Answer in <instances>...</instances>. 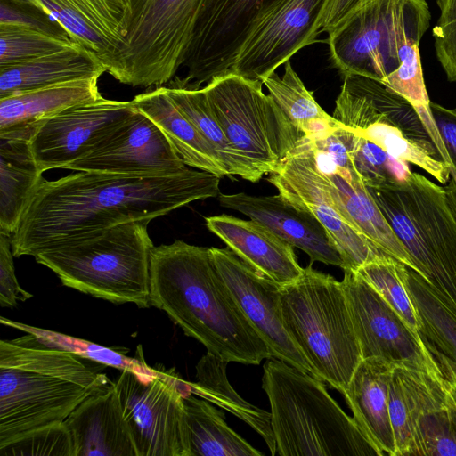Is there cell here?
I'll use <instances>...</instances> for the list:
<instances>
[{
    "mask_svg": "<svg viewBox=\"0 0 456 456\" xmlns=\"http://www.w3.org/2000/svg\"><path fill=\"white\" fill-rule=\"evenodd\" d=\"M221 177L196 168L137 175L78 171L42 179L12 234L13 256H34L61 242L134 221H151L217 198Z\"/></svg>",
    "mask_w": 456,
    "mask_h": 456,
    "instance_id": "cell-1",
    "label": "cell"
},
{
    "mask_svg": "<svg viewBox=\"0 0 456 456\" xmlns=\"http://www.w3.org/2000/svg\"><path fill=\"white\" fill-rule=\"evenodd\" d=\"M151 306L226 362L257 365L273 357L227 288L210 248L175 240L153 248Z\"/></svg>",
    "mask_w": 456,
    "mask_h": 456,
    "instance_id": "cell-2",
    "label": "cell"
},
{
    "mask_svg": "<svg viewBox=\"0 0 456 456\" xmlns=\"http://www.w3.org/2000/svg\"><path fill=\"white\" fill-rule=\"evenodd\" d=\"M81 359L32 333L0 341V445L63 422L86 398L113 384Z\"/></svg>",
    "mask_w": 456,
    "mask_h": 456,
    "instance_id": "cell-3",
    "label": "cell"
},
{
    "mask_svg": "<svg viewBox=\"0 0 456 456\" xmlns=\"http://www.w3.org/2000/svg\"><path fill=\"white\" fill-rule=\"evenodd\" d=\"M263 370L262 388L270 403L276 454L376 455L322 380L274 357L266 359Z\"/></svg>",
    "mask_w": 456,
    "mask_h": 456,
    "instance_id": "cell-4",
    "label": "cell"
},
{
    "mask_svg": "<svg viewBox=\"0 0 456 456\" xmlns=\"http://www.w3.org/2000/svg\"><path fill=\"white\" fill-rule=\"evenodd\" d=\"M150 221H134L61 242L34 256L62 285L113 304L151 307Z\"/></svg>",
    "mask_w": 456,
    "mask_h": 456,
    "instance_id": "cell-5",
    "label": "cell"
},
{
    "mask_svg": "<svg viewBox=\"0 0 456 456\" xmlns=\"http://www.w3.org/2000/svg\"><path fill=\"white\" fill-rule=\"evenodd\" d=\"M283 325L319 379L344 394L362 360L341 281L312 265L280 286Z\"/></svg>",
    "mask_w": 456,
    "mask_h": 456,
    "instance_id": "cell-6",
    "label": "cell"
},
{
    "mask_svg": "<svg viewBox=\"0 0 456 456\" xmlns=\"http://www.w3.org/2000/svg\"><path fill=\"white\" fill-rule=\"evenodd\" d=\"M429 21L426 0H373L328 33L330 59L344 77L385 84L399 69L421 64Z\"/></svg>",
    "mask_w": 456,
    "mask_h": 456,
    "instance_id": "cell-7",
    "label": "cell"
},
{
    "mask_svg": "<svg viewBox=\"0 0 456 456\" xmlns=\"http://www.w3.org/2000/svg\"><path fill=\"white\" fill-rule=\"evenodd\" d=\"M367 190L422 277L456 307V218L444 188L411 172L405 182Z\"/></svg>",
    "mask_w": 456,
    "mask_h": 456,
    "instance_id": "cell-8",
    "label": "cell"
},
{
    "mask_svg": "<svg viewBox=\"0 0 456 456\" xmlns=\"http://www.w3.org/2000/svg\"><path fill=\"white\" fill-rule=\"evenodd\" d=\"M332 117L394 158L420 167L440 183L449 182L452 167L416 109L380 82L361 76L345 77Z\"/></svg>",
    "mask_w": 456,
    "mask_h": 456,
    "instance_id": "cell-9",
    "label": "cell"
},
{
    "mask_svg": "<svg viewBox=\"0 0 456 456\" xmlns=\"http://www.w3.org/2000/svg\"><path fill=\"white\" fill-rule=\"evenodd\" d=\"M260 80L233 73L203 86L231 143L264 175L274 171L305 135L288 118Z\"/></svg>",
    "mask_w": 456,
    "mask_h": 456,
    "instance_id": "cell-10",
    "label": "cell"
},
{
    "mask_svg": "<svg viewBox=\"0 0 456 456\" xmlns=\"http://www.w3.org/2000/svg\"><path fill=\"white\" fill-rule=\"evenodd\" d=\"M206 0H132L115 79L162 86L183 68Z\"/></svg>",
    "mask_w": 456,
    "mask_h": 456,
    "instance_id": "cell-11",
    "label": "cell"
},
{
    "mask_svg": "<svg viewBox=\"0 0 456 456\" xmlns=\"http://www.w3.org/2000/svg\"><path fill=\"white\" fill-rule=\"evenodd\" d=\"M183 382L159 370H120L114 387L137 456H192Z\"/></svg>",
    "mask_w": 456,
    "mask_h": 456,
    "instance_id": "cell-12",
    "label": "cell"
},
{
    "mask_svg": "<svg viewBox=\"0 0 456 456\" xmlns=\"http://www.w3.org/2000/svg\"><path fill=\"white\" fill-rule=\"evenodd\" d=\"M268 175V181L276 187L280 195L297 208L312 214L322 224L344 261V270H357L384 255L358 232L337 208L325 175L317 167L314 151L306 137Z\"/></svg>",
    "mask_w": 456,
    "mask_h": 456,
    "instance_id": "cell-13",
    "label": "cell"
},
{
    "mask_svg": "<svg viewBox=\"0 0 456 456\" xmlns=\"http://www.w3.org/2000/svg\"><path fill=\"white\" fill-rule=\"evenodd\" d=\"M325 2L276 0L250 25L228 73L261 81L319 42L314 28Z\"/></svg>",
    "mask_w": 456,
    "mask_h": 456,
    "instance_id": "cell-14",
    "label": "cell"
},
{
    "mask_svg": "<svg viewBox=\"0 0 456 456\" xmlns=\"http://www.w3.org/2000/svg\"><path fill=\"white\" fill-rule=\"evenodd\" d=\"M132 101L102 98L71 107L45 122L28 141L39 170L65 168L102 147L135 112Z\"/></svg>",
    "mask_w": 456,
    "mask_h": 456,
    "instance_id": "cell-15",
    "label": "cell"
},
{
    "mask_svg": "<svg viewBox=\"0 0 456 456\" xmlns=\"http://www.w3.org/2000/svg\"><path fill=\"white\" fill-rule=\"evenodd\" d=\"M341 283L362 359L381 357L439 369L423 338L413 335L357 271L345 269Z\"/></svg>",
    "mask_w": 456,
    "mask_h": 456,
    "instance_id": "cell-16",
    "label": "cell"
},
{
    "mask_svg": "<svg viewBox=\"0 0 456 456\" xmlns=\"http://www.w3.org/2000/svg\"><path fill=\"white\" fill-rule=\"evenodd\" d=\"M210 252L222 279L273 357L319 379L283 325L281 285L258 273L228 247L210 248Z\"/></svg>",
    "mask_w": 456,
    "mask_h": 456,
    "instance_id": "cell-17",
    "label": "cell"
},
{
    "mask_svg": "<svg viewBox=\"0 0 456 456\" xmlns=\"http://www.w3.org/2000/svg\"><path fill=\"white\" fill-rule=\"evenodd\" d=\"M276 0H214L202 9L183 66L195 87L230 71L255 19Z\"/></svg>",
    "mask_w": 456,
    "mask_h": 456,
    "instance_id": "cell-18",
    "label": "cell"
},
{
    "mask_svg": "<svg viewBox=\"0 0 456 456\" xmlns=\"http://www.w3.org/2000/svg\"><path fill=\"white\" fill-rule=\"evenodd\" d=\"M189 167L160 129L136 109L102 147L66 169L155 175L177 174Z\"/></svg>",
    "mask_w": 456,
    "mask_h": 456,
    "instance_id": "cell-19",
    "label": "cell"
},
{
    "mask_svg": "<svg viewBox=\"0 0 456 456\" xmlns=\"http://www.w3.org/2000/svg\"><path fill=\"white\" fill-rule=\"evenodd\" d=\"M45 12L77 44L96 54L116 78L132 0H23Z\"/></svg>",
    "mask_w": 456,
    "mask_h": 456,
    "instance_id": "cell-20",
    "label": "cell"
},
{
    "mask_svg": "<svg viewBox=\"0 0 456 456\" xmlns=\"http://www.w3.org/2000/svg\"><path fill=\"white\" fill-rule=\"evenodd\" d=\"M217 200L222 207L262 224L294 248L304 251L310 257L311 265L317 261L344 270V261L322 224L312 214L297 208L281 195L220 193Z\"/></svg>",
    "mask_w": 456,
    "mask_h": 456,
    "instance_id": "cell-21",
    "label": "cell"
},
{
    "mask_svg": "<svg viewBox=\"0 0 456 456\" xmlns=\"http://www.w3.org/2000/svg\"><path fill=\"white\" fill-rule=\"evenodd\" d=\"M205 224L241 260L276 283H290L302 274L294 247L262 224L225 214L208 216Z\"/></svg>",
    "mask_w": 456,
    "mask_h": 456,
    "instance_id": "cell-22",
    "label": "cell"
},
{
    "mask_svg": "<svg viewBox=\"0 0 456 456\" xmlns=\"http://www.w3.org/2000/svg\"><path fill=\"white\" fill-rule=\"evenodd\" d=\"M99 78L69 80L0 98V139L28 142L57 114L102 99Z\"/></svg>",
    "mask_w": 456,
    "mask_h": 456,
    "instance_id": "cell-23",
    "label": "cell"
},
{
    "mask_svg": "<svg viewBox=\"0 0 456 456\" xmlns=\"http://www.w3.org/2000/svg\"><path fill=\"white\" fill-rule=\"evenodd\" d=\"M63 422L75 456H137L114 382L86 398Z\"/></svg>",
    "mask_w": 456,
    "mask_h": 456,
    "instance_id": "cell-24",
    "label": "cell"
},
{
    "mask_svg": "<svg viewBox=\"0 0 456 456\" xmlns=\"http://www.w3.org/2000/svg\"><path fill=\"white\" fill-rule=\"evenodd\" d=\"M392 366L393 362L381 357L362 359L343 394L355 423L379 456H395L388 412Z\"/></svg>",
    "mask_w": 456,
    "mask_h": 456,
    "instance_id": "cell-25",
    "label": "cell"
},
{
    "mask_svg": "<svg viewBox=\"0 0 456 456\" xmlns=\"http://www.w3.org/2000/svg\"><path fill=\"white\" fill-rule=\"evenodd\" d=\"M134 107L147 116L164 134L177 155L190 167L216 175H229L223 161L194 125L178 110L167 86L137 94Z\"/></svg>",
    "mask_w": 456,
    "mask_h": 456,
    "instance_id": "cell-26",
    "label": "cell"
},
{
    "mask_svg": "<svg viewBox=\"0 0 456 456\" xmlns=\"http://www.w3.org/2000/svg\"><path fill=\"white\" fill-rule=\"evenodd\" d=\"M323 175L337 208L347 222L379 251L421 275L362 182L338 173Z\"/></svg>",
    "mask_w": 456,
    "mask_h": 456,
    "instance_id": "cell-27",
    "label": "cell"
},
{
    "mask_svg": "<svg viewBox=\"0 0 456 456\" xmlns=\"http://www.w3.org/2000/svg\"><path fill=\"white\" fill-rule=\"evenodd\" d=\"M106 68L94 53L79 45L39 58L0 67V98L58 83L101 77Z\"/></svg>",
    "mask_w": 456,
    "mask_h": 456,
    "instance_id": "cell-28",
    "label": "cell"
},
{
    "mask_svg": "<svg viewBox=\"0 0 456 456\" xmlns=\"http://www.w3.org/2000/svg\"><path fill=\"white\" fill-rule=\"evenodd\" d=\"M42 175L28 142L0 139L1 232H14Z\"/></svg>",
    "mask_w": 456,
    "mask_h": 456,
    "instance_id": "cell-29",
    "label": "cell"
},
{
    "mask_svg": "<svg viewBox=\"0 0 456 456\" xmlns=\"http://www.w3.org/2000/svg\"><path fill=\"white\" fill-rule=\"evenodd\" d=\"M178 110L194 125L223 161L229 175H239L252 183L264 174L228 140L218 122L203 87L182 85L175 77L167 86Z\"/></svg>",
    "mask_w": 456,
    "mask_h": 456,
    "instance_id": "cell-30",
    "label": "cell"
},
{
    "mask_svg": "<svg viewBox=\"0 0 456 456\" xmlns=\"http://www.w3.org/2000/svg\"><path fill=\"white\" fill-rule=\"evenodd\" d=\"M228 362L207 354L196 365V382L187 383L192 393L230 411L255 429L266 443L273 456L276 454L271 414L241 398L226 376Z\"/></svg>",
    "mask_w": 456,
    "mask_h": 456,
    "instance_id": "cell-31",
    "label": "cell"
},
{
    "mask_svg": "<svg viewBox=\"0 0 456 456\" xmlns=\"http://www.w3.org/2000/svg\"><path fill=\"white\" fill-rule=\"evenodd\" d=\"M184 408L192 456H260L225 421L223 411L206 399L184 395Z\"/></svg>",
    "mask_w": 456,
    "mask_h": 456,
    "instance_id": "cell-32",
    "label": "cell"
},
{
    "mask_svg": "<svg viewBox=\"0 0 456 456\" xmlns=\"http://www.w3.org/2000/svg\"><path fill=\"white\" fill-rule=\"evenodd\" d=\"M261 82L308 140L320 139L340 125L319 105L312 92L305 87L295 71L290 61L284 64L281 77L273 72L263 77Z\"/></svg>",
    "mask_w": 456,
    "mask_h": 456,
    "instance_id": "cell-33",
    "label": "cell"
},
{
    "mask_svg": "<svg viewBox=\"0 0 456 456\" xmlns=\"http://www.w3.org/2000/svg\"><path fill=\"white\" fill-rule=\"evenodd\" d=\"M407 284L422 321L421 337L456 362V307L433 283L411 268Z\"/></svg>",
    "mask_w": 456,
    "mask_h": 456,
    "instance_id": "cell-34",
    "label": "cell"
},
{
    "mask_svg": "<svg viewBox=\"0 0 456 456\" xmlns=\"http://www.w3.org/2000/svg\"><path fill=\"white\" fill-rule=\"evenodd\" d=\"M408 268L397 259L384 254L355 271L398 314L413 335L422 338V321L407 284Z\"/></svg>",
    "mask_w": 456,
    "mask_h": 456,
    "instance_id": "cell-35",
    "label": "cell"
},
{
    "mask_svg": "<svg viewBox=\"0 0 456 456\" xmlns=\"http://www.w3.org/2000/svg\"><path fill=\"white\" fill-rule=\"evenodd\" d=\"M0 322L26 333L34 334L48 346L72 353L80 358L110 366L118 370H129L146 374L156 372V370L149 367L142 357L141 359L128 357L114 349L87 340L30 326L4 317L0 318Z\"/></svg>",
    "mask_w": 456,
    "mask_h": 456,
    "instance_id": "cell-36",
    "label": "cell"
},
{
    "mask_svg": "<svg viewBox=\"0 0 456 456\" xmlns=\"http://www.w3.org/2000/svg\"><path fill=\"white\" fill-rule=\"evenodd\" d=\"M350 154L354 170L367 188L405 182L412 172L409 163L394 158L354 131Z\"/></svg>",
    "mask_w": 456,
    "mask_h": 456,
    "instance_id": "cell-37",
    "label": "cell"
},
{
    "mask_svg": "<svg viewBox=\"0 0 456 456\" xmlns=\"http://www.w3.org/2000/svg\"><path fill=\"white\" fill-rule=\"evenodd\" d=\"M388 412L395 456L417 455L414 403L400 362H393L388 388Z\"/></svg>",
    "mask_w": 456,
    "mask_h": 456,
    "instance_id": "cell-38",
    "label": "cell"
},
{
    "mask_svg": "<svg viewBox=\"0 0 456 456\" xmlns=\"http://www.w3.org/2000/svg\"><path fill=\"white\" fill-rule=\"evenodd\" d=\"M78 45L32 28L0 25V67L14 65Z\"/></svg>",
    "mask_w": 456,
    "mask_h": 456,
    "instance_id": "cell-39",
    "label": "cell"
},
{
    "mask_svg": "<svg viewBox=\"0 0 456 456\" xmlns=\"http://www.w3.org/2000/svg\"><path fill=\"white\" fill-rule=\"evenodd\" d=\"M0 456H75L71 435L64 422L25 432L0 445Z\"/></svg>",
    "mask_w": 456,
    "mask_h": 456,
    "instance_id": "cell-40",
    "label": "cell"
},
{
    "mask_svg": "<svg viewBox=\"0 0 456 456\" xmlns=\"http://www.w3.org/2000/svg\"><path fill=\"white\" fill-rule=\"evenodd\" d=\"M440 16L433 29L435 51L447 79L456 82V0H437Z\"/></svg>",
    "mask_w": 456,
    "mask_h": 456,
    "instance_id": "cell-41",
    "label": "cell"
},
{
    "mask_svg": "<svg viewBox=\"0 0 456 456\" xmlns=\"http://www.w3.org/2000/svg\"><path fill=\"white\" fill-rule=\"evenodd\" d=\"M0 25H12L70 38L45 12L23 0H0Z\"/></svg>",
    "mask_w": 456,
    "mask_h": 456,
    "instance_id": "cell-42",
    "label": "cell"
},
{
    "mask_svg": "<svg viewBox=\"0 0 456 456\" xmlns=\"http://www.w3.org/2000/svg\"><path fill=\"white\" fill-rule=\"evenodd\" d=\"M12 235L0 232V305L14 307L18 301H26L32 294L23 289L16 278Z\"/></svg>",
    "mask_w": 456,
    "mask_h": 456,
    "instance_id": "cell-43",
    "label": "cell"
},
{
    "mask_svg": "<svg viewBox=\"0 0 456 456\" xmlns=\"http://www.w3.org/2000/svg\"><path fill=\"white\" fill-rule=\"evenodd\" d=\"M373 0H326L322 10L316 20L314 33L318 37L320 34L330 33L354 12Z\"/></svg>",
    "mask_w": 456,
    "mask_h": 456,
    "instance_id": "cell-44",
    "label": "cell"
},
{
    "mask_svg": "<svg viewBox=\"0 0 456 456\" xmlns=\"http://www.w3.org/2000/svg\"><path fill=\"white\" fill-rule=\"evenodd\" d=\"M430 109L449 161L456 169V109L432 102Z\"/></svg>",
    "mask_w": 456,
    "mask_h": 456,
    "instance_id": "cell-45",
    "label": "cell"
},
{
    "mask_svg": "<svg viewBox=\"0 0 456 456\" xmlns=\"http://www.w3.org/2000/svg\"><path fill=\"white\" fill-rule=\"evenodd\" d=\"M424 341L431 354L434 355V357L439 363L442 371L444 373V375L456 382V362L451 360L444 354H443L439 349L434 346L426 338H424Z\"/></svg>",
    "mask_w": 456,
    "mask_h": 456,
    "instance_id": "cell-46",
    "label": "cell"
},
{
    "mask_svg": "<svg viewBox=\"0 0 456 456\" xmlns=\"http://www.w3.org/2000/svg\"><path fill=\"white\" fill-rule=\"evenodd\" d=\"M441 387L448 405L456 415V382L444 373V377L441 379Z\"/></svg>",
    "mask_w": 456,
    "mask_h": 456,
    "instance_id": "cell-47",
    "label": "cell"
},
{
    "mask_svg": "<svg viewBox=\"0 0 456 456\" xmlns=\"http://www.w3.org/2000/svg\"><path fill=\"white\" fill-rule=\"evenodd\" d=\"M212 1H214V0H206L204 6H205L206 4H208V3L212 2ZM204 6H203V7H204Z\"/></svg>",
    "mask_w": 456,
    "mask_h": 456,
    "instance_id": "cell-48",
    "label": "cell"
}]
</instances>
